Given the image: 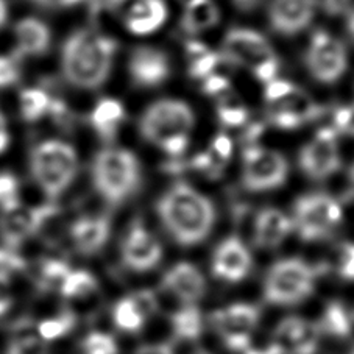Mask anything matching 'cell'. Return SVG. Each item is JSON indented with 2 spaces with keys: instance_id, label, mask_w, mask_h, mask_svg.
I'll use <instances>...</instances> for the list:
<instances>
[{
  "instance_id": "cell-1",
  "label": "cell",
  "mask_w": 354,
  "mask_h": 354,
  "mask_svg": "<svg viewBox=\"0 0 354 354\" xmlns=\"http://www.w3.org/2000/svg\"><path fill=\"white\" fill-rule=\"evenodd\" d=\"M162 228L183 247H194L211 234L216 223V207L197 189L176 183L156 203Z\"/></svg>"
},
{
  "instance_id": "cell-2",
  "label": "cell",
  "mask_w": 354,
  "mask_h": 354,
  "mask_svg": "<svg viewBox=\"0 0 354 354\" xmlns=\"http://www.w3.org/2000/svg\"><path fill=\"white\" fill-rule=\"evenodd\" d=\"M118 44L94 30H78L64 42L61 69L66 80L80 89H97L111 74Z\"/></svg>"
},
{
  "instance_id": "cell-3",
  "label": "cell",
  "mask_w": 354,
  "mask_h": 354,
  "mask_svg": "<svg viewBox=\"0 0 354 354\" xmlns=\"http://www.w3.org/2000/svg\"><path fill=\"white\" fill-rule=\"evenodd\" d=\"M93 183L106 203L111 206L125 203L140 185L138 158L125 149H103L94 158Z\"/></svg>"
},
{
  "instance_id": "cell-4",
  "label": "cell",
  "mask_w": 354,
  "mask_h": 354,
  "mask_svg": "<svg viewBox=\"0 0 354 354\" xmlns=\"http://www.w3.org/2000/svg\"><path fill=\"white\" fill-rule=\"evenodd\" d=\"M30 172L48 198H58L75 180L78 156L63 140H44L30 155Z\"/></svg>"
},
{
  "instance_id": "cell-5",
  "label": "cell",
  "mask_w": 354,
  "mask_h": 354,
  "mask_svg": "<svg viewBox=\"0 0 354 354\" xmlns=\"http://www.w3.org/2000/svg\"><path fill=\"white\" fill-rule=\"evenodd\" d=\"M320 268L309 262L288 258L277 261L266 274L262 294L274 306H294L306 300L315 289Z\"/></svg>"
},
{
  "instance_id": "cell-6",
  "label": "cell",
  "mask_w": 354,
  "mask_h": 354,
  "mask_svg": "<svg viewBox=\"0 0 354 354\" xmlns=\"http://www.w3.org/2000/svg\"><path fill=\"white\" fill-rule=\"evenodd\" d=\"M342 206L331 195L323 192L304 194L294 203L292 225L304 242L328 237L342 222Z\"/></svg>"
},
{
  "instance_id": "cell-7",
  "label": "cell",
  "mask_w": 354,
  "mask_h": 354,
  "mask_svg": "<svg viewBox=\"0 0 354 354\" xmlns=\"http://www.w3.org/2000/svg\"><path fill=\"white\" fill-rule=\"evenodd\" d=\"M194 128V113L186 102L166 99L150 105L139 120L142 138L162 147L175 138L189 136Z\"/></svg>"
},
{
  "instance_id": "cell-8",
  "label": "cell",
  "mask_w": 354,
  "mask_h": 354,
  "mask_svg": "<svg viewBox=\"0 0 354 354\" xmlns=\"http://www.w3.org/2000/svg\"><path fill=\"white\" fill-rule=\"evenodd\" d=\"M289 164L278 151L248 145L242 153V186L250 192H266L281 187L288 180Z\"/></svg>"
},
{
  "instance_id": "cell-9",
  "label": "cell",
  "mask_w": 354,
  "mask_h": 354,
  "mask_svg": "<svg viewBox=\"0 0 354 354\" xmlns=\"http://www.w3.org/2000/svg\"><path fill=\"white\" fill-rule=\"evenodd\" d=\"M261 320V310L252 303H234L217 309L211 315V325L230 350L243 353L250 348L252 335Z\"/></svg>"
},
{
  "instance_id": "cell-10",
  "label": "cell",
  "mask_w": 354,
  "mask_h": 354,
  "mask_svg": "<svg viewBox=\"0 0 354 354\" xmlns=\"http://www.w3.org/2000/svg\"><path fill=\"white\" fill-rule=\"evenodd\" d=\"M304 63L314 80L323 84H333L345 74L348 53L345 46L337 38L319 30L309 41Z\"/></svg>"
},
{
  "instance_id": "cell-11",
  "label": "cell",
  "mask_w": 354,
  "mask_h": 354,
  "mask_svg": "<svg viewBox=\"0 0 354 354\" xmlns=\"http://www.w3.org/2000/svg\"><path fill=\"white\" fill-rule=\"evenodd\" d=\"M222 57L227 63L250 71L278 58L273 47L259 32L250 28H231L222 42Z\"/></svg>"
},
{
  "instance_id": "cell-12",
  "label": "cell",
  "mask_w": 354,
  "mask_h": 354,
  "mask_svg": "<svg viewBox=\"0 0 354 354\" xmlns=\"http://www.w3.org/2000/svg\"><path fill=\"white\" fill-rule=\"evenodd\" d=\"M340 151L337 133L334 128H322L313 140L304 145L298 156V164L309 178L326 180L340 169Z\"/></svg>"
},
{
  "instance_id": "cell-13",
  "label": "cell",
  "mask_w": 354,
  "mask_h": 354,
  "mask_svg": "<svg viewBox=\"0 0 354 354\" xmlns=\"http://www.w3.org/2000/svg\"><path fill=\"white\" fill-rule=\"evenodd\" d=\"M57 212L58 207L55 205L27 207L22 203L3 211L0 218V233H2L5 245L16 250L38 233Z\"/></svg>"
},
{
  "instance_id": "cell-14",
  "label": "cell",
  "mask_w": 354,
  "mask_h": 354,
  "mask_svg": "<svg viewBox=\"0 0 354 354\" xmlns=\"http://www.w3.org/2000/svg\"><path fill=\"white\" fill-rule=\"evenodd\" d=\"M120 259L128 270L150 272L161 262L162 247L142 222H134L122 239Z\"/></svg>"
},
{
  "instance_id": "cell-15",
  "label": "cell",
  "mask_w": 354,
  "mask_h": 354,
  "mask_svg": "<svg viewBox=\"0 0 354 354\" xmlns=\"http://www.w3.org/2000/svg\"><path fill=\"white\" fill-rule=\"evenodd\" d=\"M319 340L320 331L317 323L301 317L281 320L273 334V345L281 354H315Z\"/></svg>"
},
{
  "instance_id": "cell-16",
  "label": "cell",
  "mask_w": 354,
  "mask_h": 354,
  "mask_svg": "<svg viewBox=\"0 0 354 354\" xmlns=\"http://www.w3.org/2000/svg\"><path fill=\"white\" fill-rule=\"evenodd\" d=\"M211 268L214 277L225 283H241L252 270V254L239 237L230 236L217 245Z\"/></svg>"
},
{
  "instance_id": "cell-17",
  "label": "cell",
  "mask_w": 354,
  "mask_h": 354,
  "mask_svg": "<svg viewBox=\"0 0 354 354\" xmlns=\"http://www.w3.org/2000/svg\"><path fill=\"white\" fill-rule=\"evenodd\" d=\"M320 114L322 108L298 88L283 100L272 103L268 109V119L274 127L283 130H295L320 118Z\"/></svg>"
},
{
  "instance_id": "cell-18",
  "label": "cell",
  "mask_w": 354,
  "mask_h": 354,
  "mask_svg": "<svg viewBox=\"0 0 354 354\" xmlns=\"http://www.w3.org/2000/svg\"><path fill=\"white\" fill-rule=\"evenodd\" d=\"M315 10L317 0H272L268 22L277 33L294 36L309 27Z\"/></svg>"
},
{
  "instance_id": "cell-19",
  "label": "cell",
  "mask_w": 354,
  "mask_h": 354,
  "mask_svg": "<svg viewBox=\"0 0 354 354\" xmlns=\"http://www.w3.org/2000/svg\"><path fill=\"white\" fill-rule=\"evenodd\" d=\"M128 71L134 84L140 88H156L169 78L170 61L160 48L138 47L131 53Z\"/></svg>"
},
{
  "instance_id": "cell-20",
  "label": "cell",
  "mask_w": 354,
  "mask_h": 354,
  "mask_svg": "<svg viewBox=\"0 0 354 354\" xmlns=\"http://www.w3.org/2000/svg\"><path fill=\"white\" fill-rule=\"evenodd\" d=\"M161 288L178 298L183 304H195L205 295L206 281L194 264L178 262L164 273Z\"/></svg>"
},
{
  "instance_id": "cell-21",
  "label": "cell",
  "mask_w": 354,
  "mask_h": 354,
  "mask_svg": "<svg viewBox=\"0 0 354 354\" xmlns=\"http://www.w3.org/2000/svg\"><path fill=\"white\" fill-rule=\"evenodd\" d=\"M72 245L83 256L102 252L111 236V221L108 216H83L71 225Z\"/></svg>"
},
{
  "instance_id": "cell-22",
  "label": "cell",
  "mask_w": 354,
  "mask_h": 354,
  "mask_svg": "<svg viewBox=\"0 0 354 354\" xmlns=\"http://www.w3.org/2000/svg\"><path fill=\"white\" fill-rule=\"evenodd\" d=\"M294 231L292 218L274 207H264L258 212L253 227V242L262 250L279 247Z\"/></svg>"
},
{
  "instance_id": "cell-23",
  "label": "cell",
  "mask_w": 354,
  "mask_h": 354,
  "mask_svg": "<svg viewBox=\"0 0 354 354\" xmlns=\"http://www.w3.org/2000/svg\"><path fill=\"white\" fill-rule=\"evenodd\" d=\"M167 19L164 0H131L125 11V26L134 35H150Z\"/></svg>"
},
{
  "instance_id": "cell-24",
  "label": "cell",
  "mask_w": 354,
  "mask_h": 354,
  "mask_svg": "<svg viewBox=\"0 0 354 354\" xmlns=\"http://www.w3.org/2000/svg\"><path fill=\"white\" fill-rule=\"evenodd\" d=\"M16 52L19 57H39L50 47L52 35L44 22L35 17H26L15 28Z\"/></svg>"
},
{
  "instance_id": "cell-25",
  "label": "cell",
  "mask_w": 354,
  "mask_h": 354,
  "mask_svg": "<svg viewBox=\"0 0 354 354\" xmlns=\"http://www.w3.org/2000/svg\"><path fill=\"white\" fill-rule=\"evenodd\" d=\"M221 11L212 0H187L181 16L183 32L195 36L217 26Z\"/></svg>"
},
{
  "instance_id": "cell-26",
  "label": "cell",
  "mask_w": 354,
  "mask_h": 354,
  "mask_svg": "<svg viewBox=\"0 0 354 354\" xmlns=\"http://www.w3.org/2000/svg\"><path fill=\"white\" fill-rule=\"evenodd\" d=\"M125 120V109L115 99H102L91 113V125L103 140H113Z\"/></svg>"
},
{
  "instance_id": "cell-27",
  "label": "cell",
  "mask_w": 354,
  "mask_h": 354,
  "mask_svg": "<svg viewBox=\"0 0 354 354\" xmlns=\"http://www.w3.org/2000/svg\"><path fill=\"white\" fill-rule=\"evenodd\" d=\"M174 337L181 342H195L203 333V315L195 304H183L170 317Z\"/></svg>"
},
{
  "instance_id": "cell-28",
  "label": "cell",
  "mask_w": 354,
  "mask_h": 354,
  "mask_svg": "<svg viewBox=\"0 0 354 354\" xmlns=\"http://www.w3.org/2000/svg\"><path fill=\"white\" fill-rule=\"evenodd\" d=\"M186 52L189 57V74L201 82L216 74L217 67L225 61L221 53L209 50L198 41H189L186 44Z\"/></svg>"
},
{
  "instance_id": "cell-29",
  "label": "cell",
  "mask_w": 354,
  "mask_h": 354,
  "mask_svg": "<svg viewBox=\"0 0 354 354\" xmlns=\"http://www.w3.org/2000/svg\"><path fill=\"white\" fill-rule=\"evenodd\" d=\"M354 315L345 308L344 303L333 301L323 310L320 322L317 323L320 334H328L335 339H344L350 335Z\"/></svg>"
},
{
  "instance_id": "cell-30",
  "label": "cell",
  "mask_w": 354,
  "mask_h": 354,
  "mask_svg": "<svg viewBox=\"0 0 354 354\" xmlns=\"http://www.w3.org/2000/svg\"><path fill=\"white\" fill-rule=\"evenodd\" d=\"M149 317L139 308L133 295L120 298L113 308V322L119 331L125 334H138L145 326Z\"/></svg>"
},
{
  "instance_id": "cell-31",
  "label": "cell",
  "mask_w": 354,
  "mask_h": 354,
  "mask_svg": "<svg viewBox=\"0 0 354 354\" xmlns=\"http://www.w3.org/2000/svg\"><path fill=\"white\" fill-rule=\"evenodd\" d=\"M7 354H48L47 342L39 337L38 329L32 323H21L11 335Z\"/></svg>"
},
{
  "instance_id": "cell-32",
  "label": "cell",
  "mask_w": 354,
  "mask_h": 354,
  "mask_svg": "<svg viewBox=\"0 0 354 354\" xmlns=\"http://www.w3.org/2000/svg\"><path fill=\"white\" fill-rule=\"evenodd\" d=\"M99 290V283L95 277L88 270H71L59 288V294L66 300L77 301L86 300L88 297L94 295Z\"/></svg>"
},
{
  "instance_id": "cell-33",
  "label": "cell",
  "mask_w": 354,
  "mask_h": 354,
  "mask_svg": "<svg viewBox=\"0 0 354 354\" xmlns=\"http://www.w3.org/2000/svg\"><path fill=\"white\" fill-rule=\"evenodd\" d=\"M75 325L77 315L74 310L64 309L61 310L58 315L48 317V319L39 322L38 325H36V329H38V334L42 340L52 342L66 337L67 334L74 331Z\"/></svg>"
},
{
  "instance_id": "cell-34",
  "label": "cell",
  "mask_w": 354,
  "mask_h": 354,
  "mask_svg": "<svg viewBox=\"0 0 354 354\" xmlns=\"http://www.w3.org/2000/svg\"><path fill=\"white\" fill-rule=\"evenodd\" d=\"M21 114L24 120L36 122L44 118L47 113L52 111V100L47 93L39 88L24 89L19 97Z\"/></svg>"
},
{
  "instance_id": "cell-35",
  "label": "cell",
  "mask_w": 354,
  "mask_h": 354,
  "mask_svg": "<svg viewBox=\"0 0 354 354\" xmlns=\"http://www.w3.org/2000/svg\"><path fill=\"white\" fill-rule=\"evenodd\" d=\"M72 268L59 259H44L39 264L38 273H36V283L42 290H53L61 288L63 281Z\"/></svg>"
},
{
  "instance_id": "cell-36",
  "label": "cell",
  "mask_w": 354,
  "mask_h": 354,
  "mask_svg": "<svg viewBox=\"0 0 354 354\" xmlns=\"http://www.w3.org/2000/svg\"><path fill=\"white\" fill-rule=\"evenodd\" d=\"M217 115L225 127H245L248 120V109L233 97H223L217 106Z\"/></svg>"
},
{
  "instance_id": "cell-37",
  "label": "cell",
  "mask_w": 354,
  "mask_h": 354,
  "mask_svg": "<svg viewBox=\"0 0 354 354\" xmlns=\"http://www.w3.org/2000/svg\"><path fill=\"white\" fill-rule=\"evenodd\" d=\"M82 350L84 354H118L119 346L113 335L94 331L83 339Z\"/></svg>"
},
{
  "instance_id": "cell-38",
  "label": "cell",
  "mask_w": 354,
  "mask_h": 354,
  "mask_svg": "<svg viewBox=\"0 0 354 354\" xmlns=\"http://www.w3.org/2000/svg\"><path fill=\"white\" fill-rule=\"evenodd\" d=\"M27 268V262L15 248L0 247V281L7 283L13 277Z\"/></svg>"
},
{
  "instance_id": "cell-39",
  "label": "cell",
  "mask_w": 354,
  "mask_h": 354,
  "mask_svg": "<svg viewBox=\"0 0 354 354\" xmlns=\"http://www.w3.org/2000/svg\"><path fill=\"white\" fill-rule=\"evenodd\" d=\"M21 205L19 201V181L8 172L0 174V211H8Z\"/></svg>"
},
{
  "instance_id": "cell-40",
  "label": "cell",
  "mask_w": 354,
  "mask_h": 354,
  "mask_svg": "<svg viewBox=\"0 0 354 354\" xmlns=\"http://www.w3.org/2000/svg\"><path fill=\"white\" fill-rule=\"evenodd\" d=\"M335 270L342 279L354 281V243L345 242L339 247Z\"/></svg>"
},
{
  "instance_id": "cell-41",
  "label": "cell",
  "mask_w": 354,
  "mask_h": 354,
  "mask_svg": "<svg viewBox=\"0 0 354 354\" xmlns=\"http://www.w3.org/2000/svg\"><path fill=\"white\" fill-rule=\"evenodd\" d=\"M21 67L16 57L0 55V89L10 88L19 82Z\"/></svg>"
},
{
  "instance_id": "cell-42",
  "label": "cell",
  "mask_w": 354,
  "mask_h": 354,
  "mask_svg": "<svg viewBox=\"0 0 354 354\" xmlns=\"http://www.w3.org/2000/svg\"><path fill=\"white\" fill-rule=\"evenodd\" d=\"M334 130L337 134H348L354 138V105L335 109Z\"/></svg>"
},
{
  "instance_id": "cell-43",
  "label": "cell",
  "mask_w": 354,
  "mask_h": 354,
  "mask_svg": "<svg viewBox=\"0 0 354 354\" xmlns=\"http://www.w3.org/2000/svg\"><path fill=\"white\" fill-rule=\"evenodd\" d=\"M207 151H209L212 158H214L218 164H222L225 167L230 161L231 153H233V142H231V139L228 136H225V134H218V136L212 140L211 149Z\"/></svg>"
},
{
  "instance_id": "cell-44",
  "label": "cell",
  "mask_w": 354,
  "mask_h": 354,
  "mask_svg": "<svg viewBox=\"0 0 354 354\" xmlns=\"http://www.w3.org/2000/svg\"><path fill=\"white\" fill-rule=\"evenodd\" d=\"M295 88V84H292L290 82L278 80L277 78V80L266 84V100L268 102V105H272V103H277L283 100L284 97H288Z\"/></svg>"
},
{
  "instance_id": "cell-45",
  "label": "cell",
  "mask_w": 354,
  "mask_h": 354,
  "mask_svg": "<svg viewBox=\"0 0 354 354\" xmlns=\"http://www.w3.org/2000/svg\"><path fill=\"white\" fill-rule=\"evenodd\" d=\"M230 89V80L216 72V74L209 75L203 80V91L211 97H218Z\"/></svg>"
},
{
  "instance_id": "cell-46",
  "label": "cell",
  "mask_w": 354,
  "mask_h": 354,
  "mask_svg": "<svg viewBox=\"0 0 354 354\" xmlns=\"http://www.w3.org/2000/svg\"><path fill=\"white\" fill-rule=\"evenodd\" d=\"M279 72V59L278 58H273L270 61H267V63L261 64L258 69L253 71V75L258 78L261 83L268 84L273 80H277V75Z\"/></svg>"
},
{
  "instance_id": "cell-47",
  "label": "cell",
  "mask_w": 354,
  "mask_h": 354,
  "mask_svg": "<svg viewBox=\"0 0 354 354\" xmlns=\"http://www.w3.org/2000/svg\"><path fill=\"white\" fill-rule=\"evenodd\" d=\"M353 5V0H322V8L328 16H344L348 15Z\"/></svg>"
},
{
  "instance_id": "cell-48",
  "label": "cell",
  "mask_w": 354,
  "mask_h": 354,
  "mask_svg": "<svg viewBox=\"0 0 354 354\" xmlns=\"http://www.w3.org/2000/svg\"><path fill=\"white\" fill-rule=\"evenodd\" d=\"M35 5H38L41 8L47 10H61V8H69L74 5L80 3L82 0H32Z\"/></svg>"
},
{
  "instance_id": "cell-49",
  "label": "cell",
  "mask_w": 354,
  "mask_h": 354,
  "mask_svg": "<svg viewBox=\"0 0 354 354\" xmlns=\"http://www.w3.org/2000/svg\"><path fill=\"white\" fill-rule=\"evenodd\" d=\"M134 354H175V351L169 344H149L139 346Z\"/></svg>"
},
{
  "instance_id": "cell-50",
  "label": "cell",
  "mask_w": 354,
  "mask_h": 354,
  "mask_svg": "<svg viewBox=\"0 0 354 354\" xmlns=\"http://www.w3.org/2000/svg\"><path fill=\"white\" fill-rule=\"evenodd\" d=\"M10 144V133L7 127V120H5V115L0 111V153H3L7 150Z\"/></svg>"
},
{
  "instance_id": "cell-51",
  "label": "cell",
  "mask_w": 354,
  "mask_h": 354,
  "mask_svg": "<svg viewBox=\"0 0 354 354\" xmlns=\"http://www.w3.org/2000/svg\"><path fill=\"white\" fill-rule=\"evenodd\" d=\"M243 354H281L279 350L273 344L267 348H248V350L243 351Z\"/></svg>"
},
{
  "instance_id": "cell-52",
  "label": "cell",
  "mask_w": 354,
  "mask_h": 354,
  "mask_svg": "<svg viewBox=\"0 0 354 354\" xmlns=\"http://www.w3.org/2000/svg\"><path fill=\"white\" fill-rule=\"evenodd\" d=\"M10 306H11V298L5 294L2 289H0V317L8 313Z\"/></svg>"
},
{
  "instance_id": "cell-53",
  "label": "cell",
  "mask_w": 354,
  "mask_h": 354,
  "mask_svg": "<svg viewBox=\"0 0 354 354\" xmlns=\"http://www.w3.org/2000/svg\"><path fill=\"white\" fill-rule=\"evenodd\" d=\"M348 195L354 198V164L348 172Z\"/></svg>"
},
{
  "instance_id": "cell-54",
  "label": "cell",
  "mask_w": 354,
  "mask_h": 354,
  "mask_svg": "<svg viewBox=\"0 0 354 354\" xmlns=\"http://www.w3.org/2000/svg\"><path fill=\"white\" fill-rule=\"evenodd\" d=\"M7 15H8V10H7V3H5V0H0V28L7 21Z\"/></svg>"
},
{
  "instance_id": "cell-55",
  "label": "cell",
  "mask_w": 354,
  "mask_h": 354,
  "mask_svg": "<svg viewBox=\"0 0 354 354\" xmlns=\"http://www.w3.org/2000/svg\"><path fill=\"white\" fill-rule=\"evenodd\" d=\"M346 27H348V32H350V35H351V38L354 39V10H351L350 13H348Z\"/></svg>"
},
{
  "instance_id": "cell-56",
  "label": "cell",
  "mask_w": 354,
  "mask_h": 354,
  "mask_svg": "<svg viewBox=\"0 0 354 354\" xmlns=\"http://www.w3.org/2000/svg\"><path fill=\"white\" fill-rule=\"evenodd\" d=\"M234 2L239 5L241 8H252L258 0H234Z\"/></svg>"
},
{
  "instance_id": "cell-57",
  "label": "cell",
  "mask_w": 354,
  "mask_h": 354,
  "mask_svg": "<svg viewBox=\"0 0 354 354\" xmlns=\"http://www.w3.org/2000/svg\"><path fill=\"white\" fill-rule=\"evenodd\" d=\"M191 354H212V353L209 350H206V348H195Z\"/></svg>"
},
{
  "instance_id": "cell-58",
  "label": "cell",
  "mask_w": 354,
  "mask_h": 354,
  "mask_svg": "<svg viewBox=\"0 0 354 354\" xmlns=\"http://www.w3.org/2000/svg\"><path fill=\"white\" fill-rule=\"evenodd\" d=\"M350 354H354V348H353V351H351V353H350Z\"/></svg>"
}]
</instances>
